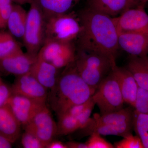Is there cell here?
Segmentation results:
<instances>
[{
	"instance_id": "obj_1",
	"label": "cell",
	"mask_w": 148,
	"mask_h": 148,
	"mask_svg": "<svg viewBox=\"0 0 148 148\" xmlns=\"http://www.w3.org/2000/svg\"><path fill=\"white\" fill-rule=\"evenodd\" d=\"M79 20V50L100 53L115 61L119 47L113 17L88 8L80 14Z\"/></svg>"
},
{
	"instance_id": "obj_2",
	"label": "cell",
	"mask_w": 148,
	"mask_h": 148,
	"mask_svg": "<svg viewBox=\"0 0 148 148\" xmlns=\"http://www.w3.org/2000/svg\"><path fill=\"white\" fill-rule=\"evenodd\" d=\"M95 91L80 76L73 63L58 76L49 98L51 108L58 116L73 106L86 102Z\"/></svg>"
},
{
	"instance_id": "obj_3",
	"label": "cell",
	"mask_w": 148,
	"mask_h": 148,
	"mask_svg": "<svg viewBox=\"0 0 148 148\" xmlns=\"http://www.w3.org/2000/svg\"><path fill=\"white\" fill-rule=\"evenodd\" d=\"M116 61L106 56L79 50L73 65L84 81L93 90H96L103 79L112 70Z\"/></svg>"
},
{
	"instance_id": "obj_4",
	"label": "cell",
	"mask_w": 148,
	"mask_h": 148,
	"mask_svg": "<svg viewBox=\"0 0 148 148\" xmlns=\"http://www.w3.org/2000/svg\"><path fill=\"white\" fill-rule=\"evenodd\" d=\"M44 14L45 41L72 42L78 37L81 25L73 14Z\"/></svg>"
},
{
	"instance_id": "obj_5",
	"label": "cell",
	"mask_w": 148,
	"mask_h": 148,
	"mask_svg": "<svg viewBox=\"0 0 148 148\" xmlns=\"http://www.w3.org/2000/svg\"><path fill=\"white\" fill-rule=\"evenodd\" d=\"M22 39L27 52L36 56L45 42V17L36 1L31 4Z\"/></svg>"
},
{
	"instance_id": "obj_6",
	"label": "cell",
	"mask_w": 148,
	"mask_h": 148,
	"mask_svg": "<svg viewBox=\"0 0 148 148\" xmlns=\"http://www.w3.org/2000/svg\"><path fill=\"white\" fill-rule=\"evenodd\" d=\"M92 98L100 110L101 114L123 108L124 100L112 70L101 82Z\"/></svg>"
},
{
	"instance_id": "obj_7",
	"label": "cell",
	"mask_w": 148,
	"mask_h": 148,
	"mask_svg": "<svg viewBox=\"0 0 148 148\" xmlns=\"http://www.w3.org/2000/svg\"><path fill=\"white\" fill-rule=\"evenodd\" d=\"M38 55L59 70L73 63L77 54L72 42L46 40Z\"/></svg>"
},
{
	"instance_id": "obj_8",
	"label": "cell",
	"mask_w": 148,
	"mask_h": 148,
	"mask_svg": "<svg viewBox=\"0 0 148 148\" xmlns=\"http://www.w3.org/2000/svg\"><path fill=\"white\" fill-rule=\"evenodd\" d=\"M25 130L34 134L45 146L58 135L57 124L46 105L35 114L28 124L24 126Z\"/></svg>"
},
{
	"instance_id": "obj_9",
	"label": "cell",
	"mask_w": 148,
	"mask_h": 148,
	"mask_svg": "<svg viewBox=\"0 0 148 148\" xmlns=\"http://www.w3.org/2000/svg\"><path fill=\"white\" fill-rule=\"evenodd\" d=\"M143 4L113 17L118 32H148V15Z\"/></svg>"
},
{
	"instance_id": "obj_10",
	"label": "cell",
	"mask_w": 148,
	"mask_h": 148,
	"mask_svg": "<svg viewBox=\"0 0 148 148\" xmlns=\"http://www.w3.org/2000/svg\"><path fill=\"white\" fill-rule=\"evenodd\" d=\"M12 94L46 103L48 90L30 73L17 76L12 86Z\"/></svg>"
},
{
	"instance_id": "obj_11",
	"label": "cell",
	"mask_w": 148,
	"mask_h": 148,
	"mask_svg": "<svg viewBox=\"0 0 148 148\" xmlns=\"http://www.w3.org/2000/svg\"><path fill=\"white\" fill-rule=\"evenodd\" d=\"M6 104L23 126L29 123L39 110L46 105L45 102L12 93Z\"/></svg>"
},
{
	"instance_id": "obj_12",
	"label": "cell",
	"mask_w": 148,
	"mask_h": 148,
	"mask_svg": "<svg viewBox=\"0 0 148 148\" xmlns=\"http://www.w3.org/2000/svg\"><path fill=\"white\" fill-rule=\"evenodd\" d=\"M118 43L130 56H148V32H118Z\"/></svg>"
},
{
	"instance_id": "obj_13",
	"label": "cell",
	"mask_w": 148,
	"mask_h": 148,
	"mask_svg": "<svg viewBox=\"0 0 148 148\" xmlns=\"http://www.w3.org/2000/svg\"><path fill=\"white\" fill-rule=\"evenodd\" d=\"M37 56L24 53L21 49L13 54L0 59V70L16 76L28 73L31 71Z\"/></svg>"
},
{
	"instance_id": "obj_14",
	"label": "cell",
	"mask_w": 148,
	"mask_h": 148,
	"mask_svg": "<svg viewBox=\"0 0 148 148\" xmlns=\"http://www.w3.org/2000/svg\"><path fill=\"white\" fill-rule=\"evenodd\" d=\"M146 3L144 0H89L88 8L114 17Z\"/></svg>"
},
{
	"instance_id": "obj_15",
	"label": "cell",
	"mask_w": 148,
	"mask_h": 148,
	"mask_svg": "<svg viewBox=\"0 0 148 148\" xmlns=\"http://www.w3.org/2000/svg\"><path fill=\"white\" fill-rule=\"evenodd\" d=\"M112 71L116 77L124 103L134 108L138 85L134 77L126 68L114 65Z\"/></svg>"
},
{
	"instance_id": "obj_16",
	"label": "cell",
	"mask_w": 148,
	"mask_h": 148,
	"mask_svg": "<svg viewBox=\"0 0 148 148\" xmlns=\"http://www.w3.org/2000/svg\"><path fill=\"white\" fill-rule=\"evenodd\" d=\"M58 70L37 55L30 72L47 90H51L54 87L57 81Z\"/></svg>"
},
{
	"instance_id": "obj_17",
	"label": "cell",
	"mask_w": 148,
	"mask_h": 148,
	"mask_svg": "<svg viewBox=\"0 0 148 148\" xmlns=\"http://www.w3.org/2000/svg\"><path fill=\"white\" fill-rule=\"evenodd\" d=\"M21 125L7 104L0 107V135L14 144L21 136Z\"/></svg>"
},
{
	"instance_id": "obj_18",
	"label": "cell",
	"mask_w": 148,
	"mask_h": 148,
	"mask_svg": "<svg viewBox=\"0 0 148 148\" xmlns=\"http://www.w3.org/2000/svg\"><path fill=\"white\" fill-rule=\"evenodd\" d=\"M133 117V111L130 108H123L119 110L103 114L96 113L93 115V117L90 118L84 127L98 125H119L132 123Z\"/></svg>"
},
{
	"instance_id": "obj_19",
	"label": "cell",
	"mask_w": 148,
	"mask_h": 148,
	"mask_svg": "<svg viewBox=\"0 0 148 148\" xmlns=\"http://www.w3.org/2000/svg\"><path fill=\"white\" fill-rule=\"evenodd\" d=\"M126 68L132 73L138 86L148 90V56H130Z\"/></svg>"
},
{
	"instance_id": "obj_20",
	"label": "cell",
	"mask_w": 148,
	"mask_h": 148,
	"mask_svg": "<svg viewBox=\"0 0 148 148\" xmlns=\"http://www.w3.org/2000/svg\"><path fill=\"white\" fill-rule=\"evenodd\" d=\"M27 14L28 12L21 5L12 4L7 28L14 37L23 38L27 23Z\"/></svg>"
},
{
	"instance_id": "obj_21",
	"label": "cell",
	"mask_w": 148,
	"mask_h": 148,
	"mask_svg": "<svg viewBox=\"0 0 148 148\" xmlns=\"http://www.w3.org/2000/svg\"><path fill=\"white\" fill-rule=\"evenodd\" d=\"M133 122L124 124L98 125L86 126L82 130L84 135H90L92 132H97L101 135H115L124 137L131 133Z\"/></svg>"
},
{
	"instance_id": "obj_22",
	"label": "cell",
	"mask_w": 148,
	"mask_h": 148,
	"mask_svg": "<svg viewBox=\"0 0 148 148\" xmlns=\"http://www.w3.org/2000/svg\"><path fill=\"white\" fill-rule=\"evenodd\" d=\"M44 13H66L79 0H36Z\"/></svg>"
},
{
	"instance_id": "obj_23",
	"label": "cell",
	"mask_w": 148,
	"mask_h": 148,
	"mask_svg": "<svg viewBox=\"0 0 148 148\" xmlns=\"http://www.w3.org/2000/svg\"><path fill=\"white\" fill-rule=\"evenodd\" d=\"M21 48L9 32L0 31V59L15 53Z\"/></svg>"
},
{
	"instance_id": "obj_24",
	"label": "cell",
	"mask_w": 148,
	"mask_h": 148,
	"mask_svg": "<svg viewBox=\"0 0 148 148\" xmlns=\"http://www.w3.org/2000/svg\"><path fill=\"white\" fill-rule=\"evenodd\" d=\"M133 127L144 148H148V115L133 111Z\"/></svg>"
},
{
	"instance_id": "obj_25",
	"label": "cell",
	"mask_w": 148,
	"mask_h": 148,
	"mask_svg": "<svg viewBox=\"0 0 148 148\" xmlns=\"http://www.w3.org/2000/svg\"><path fill=\"white\" fill-rule=\"evenodd\" d=\"M58 117V135H69L79 130L78 123L75 116L66 113Z\"/></svg>"
},
{
	"instance_id": "obj_26",
	"label": "cell",
	"mask_w": 148,
	"mask_h": 148,
	"mask_svg": "<svg viewBox=\"0 0 148 148\" xmlns=\"http://www.w3.org/2000/svg\"><path fill=\"white\" fill-rule=\"evenodd\" d=\"M134 108L138 113L148 115V90L138 86Z\"/></svg>"
},
{
	"instance_id": "obj_27",
	"label": "cell",
	"mask_w": 148,
	"mask_h": 148,
	"mask_svg": "<svg viewBox=\"0 0 148 148\" xmlns=\"http://www.w3.org/2000/svg\"><path fill=\"white\" fill-rule=\"evenodd\" d=\"M114 145L116 148H144L140 138L132 133L123 137L120 141L116 142Z\"/></svg>"
},
{
	"instance_id": "obj_28",
	"label": "cell",
	"mask_w": 148,
	"mask_h": 148,
	"mask_svg": "<svg viewBox=\"0 0 148 148\" xmlns=\"http://www.w3.org/2000/svg\"><path fill=\"white\" fill-rule=\"evenodd\" d=\"M21 143L25 148H45V146L34 134L27 130L21 136Z\"/></svg>"
},
{
	"instance_id": "obj_29",
	"label": "cell",
	"mask_w": 148,
	"mask_h": 148,
	"mask_svg": "<svg viewBox=\"0 0 148 148\" xmlns=\"http://www.w3.org/2000/svg\"><path fill=\"white\" fill-rule=\"evenodd\" d=\"M86 142L87 148H114V145L107 141L97 132H92Z\"/></svg>"
},
{
	"instance_id": "obj_30",
	"label": "cell",
	"mask_w": 148,
	"mask_h": 148,
	"mask_svg": "<svg viewBox=\"0 0 148 148\" xmlns=\"http://www.w3.org/2000/svg\"><path fill=\"white\" fill-rule=\"evenodd\" d=\"M95 105V102L93 100L91 104L82 113L75 117L79 126V130L82 129L86 125L88 121L90 119L91 113Z\"/></svg>"
},
{
	"instance_id": "obj_31",
	"label": "cell",
	"mask_w": 148,
	"mask_h": 148,
	"mask_svg": "<svg viewBox=\"0 0 148 148\" xmlns=\"http://www.w3.org/2000/svg\"><path fill=\"white\" fill-rule=\"evenodd\" d=\"M12 94L11 88L0 77V107L6 104Z\"/></svg>"
},
{
	"instance_id": "obj_32",
	"label": "cell",
	"mask_w": 148,
	"mask_h": 148,
	"mask_svg": "<svg viewBox=\"0 0 148 148\" xmlns=\"http://www.w3.org/2000/svg\"><path fill=\"white\" fill-rule=\"evenodd\" d=\"M92 101L93 100L92 97H91L89 100L84 103L73 106L66 113L75 117L82 113L91 104Z\"/></svg>"
},
{
	"instance_id": "obj_33",
	"label": "cell",
	"mask_w": 148,
	"mask_h": 148,
	"mask_svg": "<svg viewBox=\"0 0 148 148\" xmlns=\"http://www.w3.org/2000/svg\"><path fill=\"white\" fill-rule=\"evenodd\" d=\"M12 5V3L8 5L0 10V31L4 30L7 27Z\"/></svg>"
},
{
	"instance_id": "obj_34",
	"label": "cell",
	"mask_w": 148,
	"mask_h": 148,
	"mask_svg": "<svg viewBox=\"0 0 148 148\" xmlns=\"http://www.w3.org/2000/svg\"><path fill=\"white\" fill-rule=\"evenodd\" d=\"M46 148H68L66 143H64L61 141L52 140L47 146Z\"/></svg>"
},
{
	"instance_id": "obj_35",
	"label": "cell",
	"mask_w": 148,
	"mask_h": 148,
	"mask_svg": "<svg viewBox=\"0 0 148 148\" xmlns=\"http://www.w3.org/2000/svg\"><path fill=\"white\" fill-rule=\"evenodd\" d=\"M12 144L7 138L0 135V148H11L12 147Z\"/></svg>"
},
{
	"instance_id": "obj_36",
	"label": "cell",
	"mask_w": 148,
	"mask_h": 148,
	"mask_svg": "<svg viewBox=\"0 0 148 148\" xmlns=\"http://www.w3.org/2000/svg\"><path fill=\"white\" fill-rule=\"evenodd\" d=\"M66 144L68 148H87L86 143L71 141L68 142Z\"/></svg>"
},
{
	"instance_id": "obj_37",
	"label": "cell",
	"mask_w": 148,
	"mask_h": 148,
	"mask_svg": "<svg viewBox=\"0 0 148 148\" xmlns=\"http://www.w3.org/2000/svg\"><path fill=\"white\" fill-rule=\"evenodd\" d=\"M34 0H12V2L17 4L22 5L25 4H31Z\"/></svg>"
},
{
	"instance_id": "obj_38",
	"label": "cell",
	"mask_w": 148,
	"mask_h": 148,
	"mask_svg": "<svg viewBox=\"0 0 148 148\" xmlns=\"http://www.w3.org/2000/svg\"><path fill=\"white\" fill-rule=\"evenodd\" d=\"M12 0H0V10L8 5L12 3Z\"/></svg>"
},
{
	"instance_id": "obj_39",
	"label": "cell",
	"mask_w": 148,
	"mask_h": 148,
	"mask_svg": "<svg viewBox=\"0 0 148 148\" xmlns=\"http://www.w3.org/2000/svg\"><path fill=\"white\" fill-rule=\"evenodd\" d=\"M144 1H145L146 3H147V2H148V0H144Z\"/></svg>"
}]
</instances>
